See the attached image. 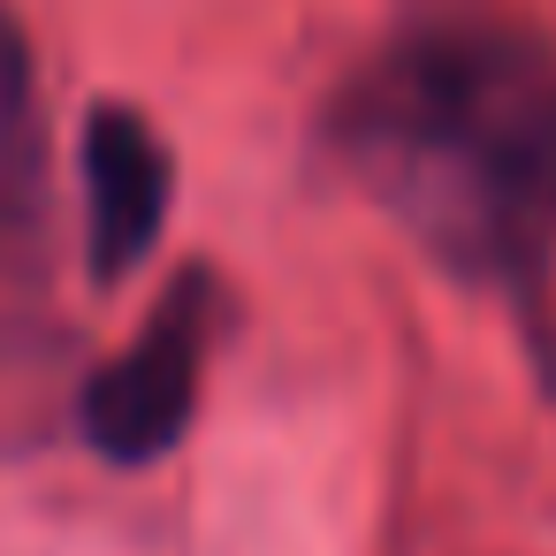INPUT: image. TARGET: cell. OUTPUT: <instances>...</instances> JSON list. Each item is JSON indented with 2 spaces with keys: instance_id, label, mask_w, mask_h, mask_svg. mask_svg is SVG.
<instances>
[{
  "instance_id": "1",
  "label": "cell",
  "mask_w": 556,
  "mask_h": 556,
  "mask_svg": "<svg viewBox=\"0 0 556 556\" xmlns=\"http://www.w3.org/2000/svg\"><path fill=\"white\" fill-rule=\"evenodd\" d=\"M351 176L465 282L533 290L556 260V54L503 24H427L336 100Z\"/></svg>"
},
{
  "instance_id": "2",
  "label": "cell",
  "mask_w": 556,
  "mask_h": 556,
  "mask_svg": "<svg viewBox=\"0 0 556 556\" xmlns=\"http://www.w3.org/2000/svg\"><path fill=\"white\" fill-rule=\"evenodd\" d=\"M222 282L206 267H191L153 320L130 336V351L115 366L92 374L85 389V442L115 465H153L161 450L184 442L191 412H199V381H206V351L222 336Z\"/></svg>"
},
{
  "instance_id": "3",
  "label": "cell",
  "mask_w": 556,
  "mask_h": 556,
  "mask_svg": "<svg viewBox=\"0 0 556 556\" xmlns=\"http://www.w3.org/2000/svg\"><path fill=\"white\" fill-rule=\"evenodd\" d=\"M176 199V168L168 146L153 138V123L138 108L100 100L85 123V252H92V282H123L168 222Z\"/></svg>"
},
{
  "instance_id": "4",
  "label": "cell",
  "mask_w": 556,
  "mask_h": 556,
  "mask_svg": "<svg viewBox=\"0 0 556 556\" xmlns=\"http://www.w3.org/2000/svg\"><path fill=\"white\" fill-rule=\"evenodd\" d=\"M54 237L47 199V115H39V62L0 0V282H39Z\"/></svg>"
}]
</instances>
